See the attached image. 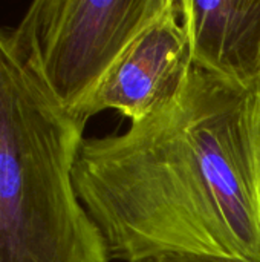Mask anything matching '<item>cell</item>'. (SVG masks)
<instances>
[{
	"label": "cell",
	"mask_w": 260,
	"mask_h": 262,
	"mask_svg": "<svg viewBox=\"0 0 260 262\" xmlns=\"http://www.w3.org/2000/svg\"><path fill=\"white\" fill-rule=\"evenodd\" d=\"M260 88L193 66L120 135L84 138L72 180L110 261L162 253L260 262Z\"/></svg>",
	"instance_id": "cell-1"
},
{
	"label": "cell",
	"mask_w": 260,
	"mask_h": 262,
	"mask_svg": "<svg viewBox=\"0 0 260 262\" xmlns=\"http://www.w3.org/2000/svg\"><path fill=\"white\" fill-rule=\"evenodd\" d=\"M84 127L0 26V262L110 261L72 180Z\"/></svg>",
	"instance_id": "cell-2"
},
{
	"label": "cell",
	"mask_w": 260,
	"mask_h": 262,
	"mask_svg": "<svg viewBox=\"0 0 260 262\" xmlns=\"http://www.w3.org/2000/svg\"><path fill=\"white\" fill-rule=\"evenodd\" d=\"M169 0H35L14 28L49 91L75 115L126 45Z\"/></svg>",
	"instance_id": "cell-3"
},
{
	"label": "cell",
	"mask_w": 260,
	"mask_h": 262,
	"mask_svg": "<svg viewBox=\"0 0 260 262\" xmlns=\"http://www.w3.org/2000/svg\"><path fill=\"white\" fill-rule=\"evenodd\" d=\"M193 68L181 2L169 0L120 52L95 91L75 115L87 120L103 111H116L132 123L169 104Z\"/></svg>",
	"instance_id": "cell-4"
},
{
	"label": "cell",
	"mask_w": 260,
	"mask_h": 262,
	"mask_svg": "<svg viewBox=\"0 0 260 262\" xmlns=\"http://www.w3.org/2000/svg\"><path fill=\"white\" fill-rule=\"evenodd\" d=\"M192 63L233 84L260 88V0H179Z\"/></svg>",
	"instance_id": "cell-5"
},
{
	"label": "cell",
	"mask_w": 260,
	"mask_h": 262,
	"mask_svg": "<svg viewBox=\"0 0 260 262\" xmlns=\"http://www.w3.org/2000/svg\"><path fill=\"white\" fill-rule=\"evenodd\" d=\"M146 262H248L213 255H196V253H162Z\"/></svg>",
	"instance_id": "cell-6"
},
{
	"label": "cell",
	"mask_w": 260,
	"mask_h": 262,
	"mask_svg": "<svg viewBox=\"0 0 260 262\" xmlns=\"http://www.w3.org/2000/svg\"><path fill=\"white\" fill-rule=\"evenodd\" d=\"M259 212H260V163H259Z\"/></svg>",
	"instance_id": "cell-7"
}]
</instances>
